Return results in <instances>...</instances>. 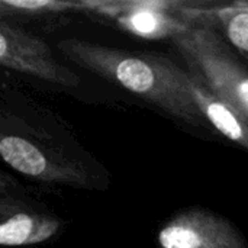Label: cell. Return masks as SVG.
Instances as JSON below:
<instances>
[{"label":"cell","instance_id":"cell-7","mask_svg":"<svg viewBox=\"0 0 248 248\" xmlns=\"http://www.w3.org/2000/svg\"><path fill=\"white\" fill-rule=\"evenodd\" d=\"M93 12L102 15L125 32L144 39H170L173 41L186 32L192 22L182 12L169 9L170 3L148 1H118L90 4Z\"/></svg>","mask_w":248,"mask_h":248},{"label":"cell","instance_id":"cell-6","mask_svg":"<svg viewBox=\"0 0 248 248\" xmlns=\"http://www.w3.org/2000/svg\"><path fill=\"white\" fill-rule=\"evenodd\" d=\"M0 62L3 68L54 84L74 87L80 83L76 73L55 60L46 42L4 17L0 20Z\"/></svg>","mask_w":248,"mask_h":248},{"label":"cell","instance_id":"cell-1","mask_svg":"<svg viewBox=\"0 0 248 248\" xmlns=\"http://www.w3.org/2000/svg\"><path fill=\"white\" fill-rule=\"evenodd\" d=\"M58 51L68 61L140 96L169 116L196 129H211L173 76L167 55L132 54L76 38L60 41Z\"/></svg>","mask_w":248,"mask_h":248},{"label":"cell","instance_id":"cell-4","mask_svg":"<svg viewBox=\"0 0 248 248\" xmlns=\"http://www.w3.org/2000/svg\"><path fill=\"white\" fill-rule=\"evenodd\" d=\"M64 221L25 195L7 173H0V246L26 247L49 241Z\"/></svg>","mask_w":248,"mask_h":248},{"label":"cell","instance_id":"cell-8","mask_svg":"<svg viewBox=\"0 0 248 248\" xmlns=\"http://www.w3.org/2000/svg\"><path fill=\"white\" fill-rule=\"evenodd\" d=\"M170 70L182 89L192 97L205 121L219 135L248 151V122L230 105L219 99L196 74L169 58Z\"/></svg>","mask_w":248,"mask_h":248},{"label":"cell","instance_id":"cell-3","mask_svg":"<svg viewBox=\"0 0 248 248\" xmlns=\"http://www.w3.org/2000/svg\"><path fill=\"white\" fill-rule=\"evenodd\" d=\"M0 155L15 171L46 185L74 189H106L103 174H96L90 163L38 135L3 128Z\"/></svg>","mask_w":248,"mask_h":248},{"label":"cell","instance_id":"cell-2","mask_svg":"<svg viewBox=\"0 0 248 248\" xmlns=\"http://www.w3.org/2000/svg\"><path fill=\"white\" fill-rule=\"evenodd\" d=\"M186 68L248 122V64L212 26L192 22L171 41Z\"/></svg>","mask_w":248,"mask_h":248},{"label":"cell","instance_id":"cell-5","mask_svg":"<svg viewBox=\"0 0 248 248\" xmlns=\"http://www.w3.org/2000/svg\"><path fill=\"white\" fill-rule=\"evenodd\" d=\"M158 248H248L228 218L203 206H189L167 218L157 231Z\"/></svg>","mask_w":248,"mask_h":248}]
</instances>
